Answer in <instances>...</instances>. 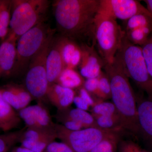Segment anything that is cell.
<instances>
[{"label": "cell", "instance_id": "cell-1", "mask_svg": "<svg viewBox=\"0 0 152 152\" xmlns=\"http://www.w3.org/2000/svg\"><path fill=\"white\" fill-rule=\"evenodd\" d=\"M52 5L61 36L74 41L86 37L94 39L95 19L100 0H56Z\"/></svg>", "mask_w": 152, "mask_h": 152}, {"label": "cell", "instance_id": "cell-2", "mask_svg": "<svg viewBox=\"0 0 152 152\" xmlns=\"http://www.w3.org/2000/svg\"><path fill=\"white\" fill-rule=\"evenodd\" d=\"M103 68L110 80L111 99L119 115L123 129L139 137L136 97L118 52L113 62L104 64Z\"/></svg>", "mask_w": 152, "mask_h": 152}, {"label": "cell", "instance_id": "cell-3", "mask_svg": "<svg viewBox=\"0 0 152 152\" xmlns=\"http://www.w3.org/2000/svg\"><path fill=\"white\" fill-rule=\"evenodd\" d=\"M47 0L12 1L8 34L17 39L34 27L45 22L50 7Z\"/></svg>", "mask_w": 152, "mask_h": 152}, {"label": "cell", "instance_id": "cell-4", "mask_svg": "<svg viewBox=\"0 0 152 152\" xmlns=\"http://www.w3.org/2000/svg\"><path fill=\"white\" fill-rule=\"evenodd\" d=\"M55 33L54 30L43 22L20 37L17 42L16 58L12 75L26 73L31 61Z\"/></svg>", "mask_w": 152, "mask_h": 152}, {"label": "cell", "instance_id": "cell-5", "mask_svg": "<svg viewBox=\"0 0 152 152\" xmlns=\"http://www.w3.org/2000/svg\"><path fill=\"white\" fill-rule=\"evenodd\" d=\"M125 34L116 19L98 12L95 19L94 40L104 64L113 62Z\"/></svg>", "mask_w": 152, "mask_h": 152}, {"label": "cell", "instance_id": "cell-6", "mask_svg": "<svg viewBox=\"0 0 152 152\" xmlns=\"http://www.w3.org/2000/svg\"><path fill=\"white\" fill-rule=\"evenodd\" d=\"M118 52L129 78L148 96H152V77L148 71L141 47L132 43L125 34Z\"/></svg>", "mask_w": 152, "mask_h": 152}, {"label": "cell", "instance_id": "cell-7", "mask_svg": "<svg viewBox=\"0 0 152 152\" xmlns=\"http://www.w3.org/2000/svg\"><path fill=\"white\" fill-rule=\"evenodd\" d=\"M55 127L57 138L74 152H90L104 139L121 130L91 127L74 131L68 129L61 124H55Z\"/></svg>", "mask_w": 152, "mask_h": 152}, {"label": "cell", "instance_id": "cell-8", "mask_svg": "<svg viewBox=\"0 0 152 152\" xmlns=\"http://www.w3.org/2000/svg\"><path fill=\"white\" fill-rule=\"evenodd\" d=\"M50 39L30 62L25 77V88L33 99L41 102L47 98L49 83L47 77L46 58L51 42Z\"/></svg>", "mask_w": 152, "mask_h": 152}, {"label": "cell", "instance_id": "cell-9", "mask_svg": "<svg viewBox=\"0 0 152 152\" xmlns=\"http://www.w3.org/2000/svg\"><path fill=\"white\" fill-rule=\"evenodd\" d=\"M99 12L114 19L127 20L138 15L148 16L152 19V14L139 1L135 0H100Z\"/></svg>", "mask_w": 152, "mask_h": 152}, {"label": "cell", "instance_id": "cell-10", "mask_svg": "<svg viewBox=\"0 0 152 152\" xmlns=\"http://www.w3.org/2000/svg\"><path fill=\"white\" fill-rule=\"evenodd\" d=\"M57 138L55 127L48 129L26 128L20 142L22 147L34 152H42Z\"/></svg>", "mask_w": 152, "mask_h": 152}, {"label": "cell", "instance_id": "cell-11", "mask_svg": "<svg viewBox=\"0 0 152 152\" xmlns=\"http://www.w3.org/2000/svg\"><path fill=\"white\" fill-rule=\"evenodd\" d=\"M139 137L152 152V96L137 98Z\"/></svg>", "mask_w": 152, "mask_h": 152}, {"label": "cell", "instance_id": "cell-12", "mask_svg": "<svg viewBox=\"0 0 152 152\" xmlns=\"http://www.w3.org/2000/svg\"><path fill=\"white\" fill-rule=\"evenodd\" d=\"M19 116L24 122L26 128L48 129L54 128L50 113L46 108L39 102L28 106L19 111Z\"/></svg>", "mask_w": 152, "mask_h": 152}, {"label": "cell", "instance_id": "cell-13", "mask_svg": "<svg viewBox=\"0 0 152 152\" xmlns=\"http://www.w3.org/2000/svg\"><path fill=\"white\" fill-rule=\"evenodd\" d=\"M95 42L93 41L91 46L83 44L80 46L82 59L79 65L80 74L86 79L98 77L102 72L104 62L99 56L94 48Z\"/></svg>", "mask_w": 152, "mask_h": 152}, {"label": "cell", "instance_id": "cell-14", "mask_svg": "<svg viewBox=\"0 0 152 152\" xmlns=\"http://www.w3.org/2000/svg\"><path fill=\"white\" fill-rule=\"evenodd\" d=\"M46 71L49 85L56 83L65 69L60 50L59 37H53L46 58Z\"/></svg>", "mask_w": 152, "mask_h": 152}, {"label": "cell", "instance_id": "cell-15", "mask_svg": "<svg viewBox=\"0 0 152 152\" xmlns=\"http://www.w3.org/2000/svg\"><path fill=\"white\" fill-rule=\"evenodd\" d=\"M18 39L8 34L0 45V79L12 75L16 58Z\"/></svg>", "mask_w": 152, "mask_h": 152}, {"label": "cell", "instance_id": "cell-16", "mask_svg": "<svg viewBox=\"0 0 152 152\" xmlns=\"http://www.w3.org/2000/svg\"><path fill=\"white\" fill-rule=\"evenodd\" d=\"M75 95L74 90L53 83L49 85L47 99L58 110H61L70 108Z\"/></svg>", "mask_w": 152, "mask_h": 152}, {"label": "cell", "instance_id": "cell-17", "mask_svg": "<svg viewBox=\"0 0 152 152\" xmlns=\"http://www.w3.org/2000/svg\"><path fill=\"white\" fill-rule=\"evenodd\" d=\"M60 50L65 68L75 69L82 59V50L75 41L59 36Z\"/></svg>", "mask_w": 152, "mask_h": 152}, {"label": "cell", "instance_id": "cell-18", "mask_svg": "<svg viewBox=\"0 0 152 152\" xmlns=\"http://www.w3.org/2000/svg\"><path fill=\"white\" fill-rule=\"evenodd\" d=\"M21 119L18 114L3 99L0 91V129L7 132L17 128Z\"/></svg>", "mask_w": 152, "mask_h": 152}, {"label": "cell", "instance_id": "cell-19", "mask_svg": "<svg viewBox=\"0 0 152 152\" xmlns=\"http://www.w3.org/2000/svg\"><path fill=\"white\" fill-rule=\"evenodd\" d=\"M56 115L68 118L80 123L84 129L91 127H98L94 118L92 114L86 111L77 108L70 109L57 111ZM99 128V127H98Z\"/></svg>", "mask_w": 152, "mask_h": 152}, {"label": "cell", "instance_id": "cell-20", "mask_svg": "<svg viewBox=\"0 0 152 152\" xmlns=\"http://www.w3.org/2000/svg\"><path fill=\"white\" fill-rule=\"evenodd\" d=\"M84 82L83 77L75 69L66 68L62 72L56 83L74 90L83 86Z\"/></svg>", "mask_w": 152, "mask_h": 152}, {"label": "cell", "instance_id": "cell-21", "mask_svg": "<svg viewBox=\"0 0 152 152\" xmlns=\"http://www.w3.org/2000/svg\"><path fill=\"white\" fill-rule=\"evenodd\" d=\"M12 7V1L0 0V39L2 41L8 34Z\"/></svg>", "mask_w": 152, "mask_h": 152}, {"label": "cell", "instance_id": "cell-22", "mask_svg": "<svg viewBox=\"0 0 152 152\" xmlns=\"http://www.w3.org/2000/svg\"><path fill=\"white\" fill-rule=\"evenodd\" d=\"M26 128L0 135V152H7L17 143L20 142Z\"/></svg>", "mask_w": 152, "mask_h": 152}, {"label": "cell", "instance_id": "cell-23", "mask_svg": "<svg viewBox=\"0 0 152 152\" xmlns=\"http://www.w3.org/2000/svg\"><path fill=\"white\" fill-rule=\"evenodd\" d=\"M98 127L106 130H120L123 129L118 115L99 116L94 117Z\"/></svg>", "mask_w": 152, "mask_h": 152}, {"label": "cell", "instance_id": "cell-24", "mask_svg": "<svg viewBox=\"0 0 152 152\" xmlns=\"http://www.w3.org/2000/svg\"><path fill=\"white\" fill-rule=\"evenodd\" d=\"M91 111V114L94 117L113 115H119L117 109L113 102H104L99 99L96 101Z\"/></svg>", "mask_w": 152, "mask_h": 152}, {"label": "cell", "instance_id": "cell-25", "mask_svg": "<svg viewBox=\"0 0 152 152\" xmlns=\"http://www.w3.org/2000/svg\"><path fill=\"white\" fill-rule=\"evenodd\" d=\"M120 140L119 132L104 139L90 152H115Z\"/></svg>", "mask_w": 152, "mask_h": 152}, {"label": "cell", "instance_id": "cell-26", "mask_svg": "<svg viewBox=\"0 0 152 152\" xmlns=\"http://www.w3.org/2000/svg\"><path fill=\"white\" fill-rule=\"evenodd\" d=\"M152 27V19L145 15H138L126 20L124 32L144 27Z\"/></svg>", "mask_w": 152, "mask_h": 152}, {"label": "cell", "instance_id": "cell-27", "mask_svg": "<svg viewBox=\"0 0 152 152\" xmlns=\"http://www.w3.org/2000/svg\"><path fill=\"white\" fill-rule=\"evenodd\" d=\"M99 89L96 96L100 99L107 100L111 98V89L110 80L104 72L102 71L99 77Z\"/></svg>", "mask_w": 152, "mask_h": 152}, {"label": "cell", "instance_id": "cell-28", "mask_svg": "<svg viewBox=\"0 0 152 152\" xmlns=\"http://www.w3.org/2000/svg\"><path fill=\"white\" fill-rule=\"evenodd\" d=\"M7 86L19 98L23 108L28 107L33 98L26 88L15 84L9 85Z\"/></svg>", "mask_w": 152, "mask_h": 152}, {"label": "cell", "instance_id": "cell-29", "mask_svg": "<svg viewBox=\"0 0 152 152\" xmlns=\"http://www.w3.org/2000/svg\"><path fill=\"white\" fill-rule=\"evenodd\" d=\"M125 36L132 43L142 47L149 38L140 28L125 32Z\"/></svg>", "mask_w": 152, "mask_h": 152}, {"label": "cell", "instance_id": "cell-30", "mask_svg": "<svg viewBox=\"0 0 152 152\" xmlns=\"http://www.w3.org/2000/svg\"><path fill=\"white\" fill-rule=\"evenodd\" d=\"M3 99L15 110L19 111L23 109L19 98L7 86L2 89H0Z\"/></svg>", "mask_w": 152, "mask_h": 152}, {"label": "cell", "instance_id": "cell-31", "mask_svg": "<svg viewBox=\"0 0 152 152\" xmlns=\"http://www.w3.org/2000/svg\"><path fill=\"white\" fill-rule=\"evenodd\" d=\"M141 47L148 71L152 77V34Z\"/></svg>", "mask_w": 152, "mask_h": 152}, {"label": "cell", "instance_id": "cell-32", "mask_svg": "<svg viewBox=\"0 0 152 152\" xmlns=\"http://www.w3.org/2000/svg\"><path fill=\"white\" fill-rule=\"evenodd\" d=\"M42 152H74L69 147L63 142L54 141L46 147Z\"/></svg>", "mask_w": 152, "mask_h": 152}, {"label": "cell", "instance_id": "cell-33", "mask_svg": "<svg viewBox=\"0 0 152 152\" xmlns=\"http://www.w3.org/2000/svg\"><path fill=\"white\" fill-rule=\"evenodd\" d=\"M120 152H148L137 144L130 141H124L120 143Z\"/></svg>", "mask_w": 152, "mask_h": 152}, {"label": "cell", "instance_id": "cell-34", "mask_svg": "<svg viewBox=\"0 0 152 152\" xmlns=\"http://www.w3.org/2000/svg\"><path fill=\"white\" fill-rule=\"evenodd\" d=\"M99 80L98 77L86 79L83 87L87 91L94 96H96L99 89Z\"/></svg>", "mask_w": 152, "mask_h": 152}, {"label": "cell", "instance_id": "cell-35", "mask_svg": "<svg viewBox=\"0 0 152 152\" xmlns=\"http://www.w3.org/2000/svg\"><path fill=\"white\" fill-rule=\"evenodd\" d=\"M78 89L79 96L88 104L90 107H92L94 105L96 100H95L94 97L92 96V95L87 91L83 87H80Z\"/></svg>", "mask_w": 152, "mask_h": 152}, {"label": "cell", "instance_id": "cell-36", "mask_svg": "<svg viewBox=\"0 0 152 152\" xmlns=\"http://www.w3.org/2000/svg\"><path fill=\"white\" fill-rule=\"evenodd\" d=\"M73 103H75L77 108L83 110L87 111L89 108L90 106L88 104L78 95H75L74 98Z\"/></svg>", "mask_w": 152, "mask_h": 152}, {"label": "cell", "instance_id": "cell-37", "mask_svg": "<svg viewBox=\"0 0 152 152\" xmlns=\"http://www.w3.org/2000/svg\"><path fill=\"white\" fill-rule=\"evenodd\" d=\"M11 152H34L31 150L21 146L14 148Z\"/></svg>", "mask_w": 152, "mask_h": 152}, {"label": "cell", "instance_id": "cell-38", "mask_svg": "<svg viewBox=\"0 0 152 152\" xmlns=\"http://www.w3.org/2000/svg\"><path fill=\"white\" fill-rule=\"evenodd\" d=\"M147 5V8L152 14V0L144 1Z\"/></svg>", "mask_w": 152, "mask_h": 152}]
</instances>
